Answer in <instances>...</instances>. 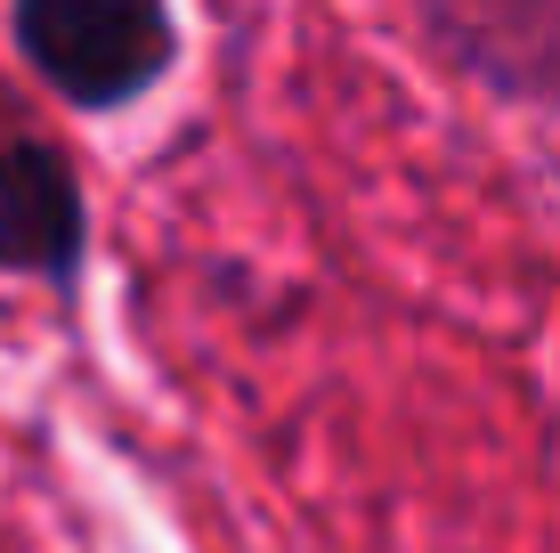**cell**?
Wrapping results in <instances>:
<instances>
[{"label": "cell", "instance_id": "cell-1", "mask_svg": "<svg viewBox=\"0 0 560 553\" xmlns=\"http://www.w3.org/2000/svg\"><path fill=\"white\" fill-rule=\"evenodd\" d=\"M16 49L66 106H130L171 73V9L163 0H16Z\"/></svg>", "mask_w": 560, "mask_h": 553}, {"label": "cell", "instance_id": "cell-2", "mask_svg": "<svg viewBox=\"0 0 560 553\" xmlns=\"http://www.w3.org/2000/svg\"><path fill=\"white\" fill-rule=\"evenodd\" d=\"M82 253V187L73 163L0 99V269H73Z\"/></svg>", "mask_w": 560, "mask_h": 553}, {"label": "cell", "instance_id": "cell-3", "mask_svg": "<svg viewBox=\"0 0 560 553\" xmlns=\"http://www.w3.org/2000/svg\"><path fill=\"white\" fill-rule=\"evenodd\" d=\"M415 16L463 73L512 99H560V0H415Z\"/></svg>", "mask_w": 560, "mask_h": 553}]
</instances>
